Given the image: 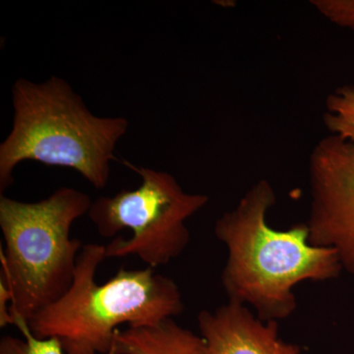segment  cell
<instances>
[{
	"instance_id": "277c9868",
	"label": "cell",
	"mask_w": 354,
	"mask_h": 354,
	"mask_svg": "<svg viewBox=\"0 0 354 354\" xmlns=\"http://www.w3.org/2000/svg\"><path fill=\"white\" fill-rule=\"evenodd\" d=\"M92 203L85 192L72 187L59 188L38 202L0 195L4 239L0 279L12 295L14 323L15 318L29 323L69 290L84 246L70 237V230L88 215Z\"/></svg>"
},
{
	"instance_id": "52a82bcc",
	"label": "cell",
	"mask_w": 354,
	"mask_h": 354,
	"mask_svg": "<svg viewBox=\"0 0 354 354\" xmlns=\"http://www.w3.org/2000/svg\"><path fill=\"white\" fill-rule=\"evenodd\" d=\"M197 322L209 354H302L299 346L279 337V322L261 320L245 305L227 301L214 311L202 310Z\"/></svg>"
},
{
	"instance_id": "7c38bea8",
	"label": "cell",
	"mask_w": 354,
	"mask_h": 354,
	"mask_svg": "<svg viewBox=\"0 0 354 354\" xmlns=\"http://www.w3.org/2000/svg\"><path fill=\"white\" fill-rule=\"evenodd\" d=\"M11 305H12V295L8 286L0 279V327L1 328L14 325Z\"/></svg>"
},
{
	"instance_id": "ba28073f",
	"label": "cell",
	"mask_w": 354,
	"mask_h": 354,
	"mask_svg": "<svg viewBox=\"0 0 354 354\" xmlns=\"http://www.w3.org/2000/svg\"><path fill=\"white\" fill-rule=\"evenodd\" d=\"M109 354H209L201 335L174 319L150 327L118 330Z\"/></svg>"
},
{
	"instance_id": "3957f363",
	"label": "cell",
	"mask_w": 354,
	"mask_h": 354,
	"mask_svg": "<svg viewBox=\"0 0 354 354\" xmlns=\"http://www.w3.org/2000/svg\"><path fill=\"white\" fill-rule=\"evenodd\" d=\"M104 259L106 245L84 244L69 290L28 323L35 337H55L65 354H109L121 326L150 327L183 313L178 286L153 268H121L97 285L95 272Z\"/></svg>"
},
{
	"instance_id": "9c48e42d",
	"label": "cell",
	"mask_w": 354,
	"mask_h": 354,
	"mask_svg": "<svg viewBox=\"0 0 354 354\" xmlns=\"http://www.w3.org/2000/svg\"><path fill=\"white\" fill-rule=\"evenodd\" d=\"M324 124L330 134L354 142V86L337 88L326 99Z\"/></svg>"
},
{
	"instance_id": "5b68a950",
	"label": "cell",
	"mask_w": 354,
	"mask_h": 354,
	"mask_svg": "<svg viewBox=\"0 0 354 354\" xmlns=\"http://www.w3.org/2000/svg\"><path fill=\"white\" fill-rule=\"evenodd\" d=\"M123 164L141 176V185L99 198L88 216L106 239L131 230L129 239L118 237L106 245V258L135 256L153 269L167 265L185 251L190 242L186 223L208 204L209 197L186 192L169 172Z\"/></svg>"
},
{
	"instance_id": "7a4b0ae2",
	"label": "cell",
	"mask_w": 354,
	"mask_h": 354,
	"mask_svg": "<svg viewBox=\"0 0 354 354\" xmlns=\"http://www.w3.org/2000/svg\"><path fill=\"white\" fill-rule=\"evenodd\" d=\"M12 104V128L0 144L1 194L13 185L14 171L26 160L73 169L95 189L108 185L115 147L129 127L127 118L95 115L57 76L41 83L18 79Z\"/></svg>"
},
{
	"instance_id": "30bf717a",
	"label": "cell",
	"mask_w": 354,
	"mask_h": 354,
	"mask_svg": "<svg viewBox=\"0 0 354 354\" xmlns=\"http://www.w3.org/2000/svg\"><path fill=\"white\" fill-rule=\"evenodd\" d=\"M14 326L18 328L23 337L3 335L0 339V354H65L58 339H38L22 319L15 318Z\"/></svg>"
},
{
	"instance_id": "8992f818",
	"label": "cell",
	"mask_w": 354,
	"mask_h": 354,
	"mask_svg": "<svg viewBox=\"0 0 354 354\" xmlns=\"http://www.w3.org/2000/svg\"><path fill=\"white\" fill-rule=\"evenodd\" d=\"M308 179L309 242L335 250L354 277V142L332 134L319 140Z\"/></svg>"
},
{
	"instance_id": "6da1fadb",
	"label": "cell",
	"mask_w": 354,
	"mask_h": 354,
	"mask_svg": "<svg viewBox=\"0 0 354 354\" xmlns=\"http://www.w3.org/2000/svg\"><path fill=\"white\" fill-rule=\"evenodd\" d=\"M277 193L260 179L236 206L216 221L215 235L227 249L221 285L228 301L251 306L261 320H286L297 308L293 288L304 281H332L342 271L335 250L312 245L306 223L272 228L268 214Z\"/></svg>"
},
{
	"instance_id": "8fae6325",
	"label": "cell",
	"mask_w": 354,
	"mask_h": 354,
	"mask_svg": "<svg viewBox=\"0 0 354 354\" xmlns=\"http://www.w3.org/2000/svg\"><path fill=\"white\" fill-rule=\"evenodd\" d=\"M311 6L333 24L354 32V0H312Z\"/></svg>"
}]
</instances>
